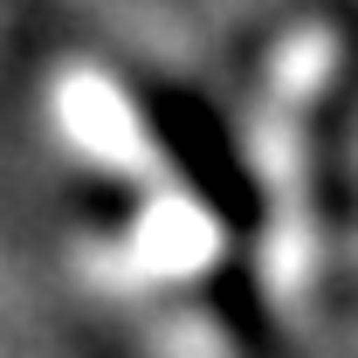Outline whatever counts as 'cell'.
Here are the masks:
<instances>
[{"mask_svg": "<svg viewBox=\"0 0 358 358\" xmlns=\"http://www.w3.org/2000/svg\"><path fill=\"white\" fill-rule=\"evenodd\" d=\"M55 117H62L69 145H76V152H90V159H103L110 173H145V166H152L145 124H138V110L124 103V90L110 83V76L76 69L69 83L55 90Z\"/></svg>", "mask_w": 358, "mask_h": 358, "instance_id": "1", "label": "cell"}, {"mask_svg": "<svg viewBox=\"0 0 358 358\" xmlns=\"http://www.w3.org/2000/svg\"><path fill=\"white\" fill-rule=\"evenodd\" d=\"M131 268L138 275H200L214 262V221L193 200H159L131 234Z\"/></svg>", "mask_w": 358, "mask_h": 358, "instance_id": "2", "label": "cell"}]
</instances>
